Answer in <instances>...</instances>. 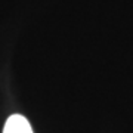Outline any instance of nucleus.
<instances>
[{"mask_svg": "<svg viewBox=\"0 0 133 133\" xmlns=\"http://www.w3.org/2000/svg\"><path fill=\"white\" fill-rule=\"evenodd\" d=\"M3 133H34L28 120L24 115L14 114L6 120Z\"/></svg>", "mask_w": 133, "mask_h": 133, "instance_id": "1", "label": "nucleus"}]
</instances>
